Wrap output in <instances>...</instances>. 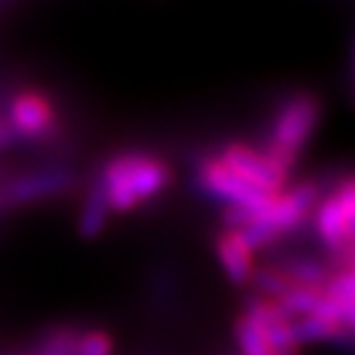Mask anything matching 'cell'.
<instances>
[{
	"mask_svg": "<svg viewBox=\"0 0 355 355\" xmlns=\"http://www.w3.org/2000/svg\"><path fill=\"white\" fill-rule=\"evenodd\" d=\"M173 171L163 158L148 153H121L101 171L99 190L109 212H131L168 188Z\"/></svg>",
	"mask_w": 355,
	"mask_h": 355,
	"instance_id": "obj_1",
	"label": "cell"
},
{
	"mask_svg": "<svg viewBox=\"0 0 355 355\" xmlns=\"http://www.w3.org/2000/svg\"><path fill=\"white\" fill-rule=\"evenodd\" d=\"M10 123L25 139H42L57 123L55 104L37 89H25L10 104Z\"/></svg>",
	"mask_w": 355,
	"mask_h": 355,
	"instance_id": "obj_6",
	"label": "cell"
},
{
	"mask_svg": "<svg viewBox=\"0 0 355 355\" xmlns=\"http://www.w3.org/2000/svg\"><path fill=\"white\" fill-rule=\"evenodd\" d=\"M215 252L222 269L227 272V277L234 284L252 282V274H254V250L244 242L242 234L234 232V230H225L217 237Z\"/></svg>",
	"mask_w": 355,
	"mask_h": 355,
	"instance_id": "obj_7",
	"label": "cell"
},
{
	"mask_svg": "<svg viewBox=\"0 0 355 355\" xmlns=\"http://www.w3.org/2000/svg\"><path fill=\"white\" fill-rule=\"evenodd\" d=\"M353 230H355V185L345 178L328 198L318 200L316 232L333 254H343L353 264Z\"/></svg>",
	"mask_w": 355,
	"mask_h": 355,
	"instance_id": "obj_3",
	"label": "cell"
},
{
	"mask_svg": "<svg viewBox=\"0 0 355 355\" xmlns=\"http://www.w3.org/2000/svg\"><path fill=\"white\" fill-rule=\"evenodd\" d=\"M77 338H79V331L62 328V331L52 333L50 338L44 340L42 348H40V355H74Z\"/></svg>",
	"mask_w": 355,
	"mask_h": 355,
	"instance_id": "obj_12",
	"label": "cell"
},
{
	"mask_svg": "<svg viewBox=\"0 0 355 355\" xmlns=\"http://www.w3.org/2000/svg\"><path fill=\"white\" fill-rule=\"evenodd\" d=\"M217 158L234 178H239L244 185H250L259 193L277 195L286 190L288 173L279 168L264 150H257L247 144H230Z\"/></svg>",
	"mask_w": 355,
	"mask_h": 355,
	"instance_id": "obj_4",
	"label": "cell"
},
{
	"mask_svg": "<svg viewBox=\"0 0 355 355\" xmlns=\"http://www.w3.org/2000/svg\"><path fill=\"white\" fill-rule=\"evenodd\" d=\"M106 217H109V205H106L104 195H101L99 185H96L92 193H89L87 202H84L82 217H79V232L84 237H96V234L104 230Z\"/></svg>",
	"mask_w": 355,
	"mask_h": 355,
	"instance_id": "obj_9",
	"label": "cell"
},
{
	"mask_svg": "<svg viewBox=\"0 0 355 355\" xmlns=\"http://www.w3.org/2000/svg\"><path fill=\"white\" fill-rule=\"evenodd\" d=\"M200 183L210 195L220 200H227L232 210H242L247 215H259L269 207L274 195L259 193V190L244 185L239 178H234L227 168L222 166L220 158H205L200 163Z\"/></svg>",
	"mask_w": 355,
	"mask_h": 355,
	"instance_id": "obj_5",
	"label": "cell"
},
{
	"mask_svg": "<svg viewBox=\"0 0 355 355\" xmlns=\"http://www.w3.org/2000/svg\"><path fill=\"white\" fill-rule=\"evenodd\" d=\"M318 119H321V101L316 96L313 94L291 96L279 109L277 119H274L272 139H269V146H266L264 153L279 168L291 173L299 150L309 144L311 133L316 131Z\"/></svg>",
	"mask_w": 355,
	"mask_h": 355,
	"instance_id": "obj_2",
	"label": "cell"
},
{
	"mask_svg": "<svg viewBox=\"0 0 355 355\" xmlns=\"http://www.w3.org/2000/svg\"><path fill=\"white\" fill-rule=\"evenodd\" d=\"M69 185V175L62 171H42V173H30V175L15 178L8 188L3 190V198L8 202H33V200H42L57 195Z\"/></svg>",
	"mask_w": 355,
	"mask_h": 355,
	"instance_id": "obj_8",
	"label": "cell"
},
{
	"mask_svg": "<svg viewBox=\"0 0 355 355\" xmlns=\"http://www.w3.org/2000/svg\"><path fill=\"white\" fill-rule=\"evenodd\" d=\"M234 333H237V343H239V350L242 355H277L269 345V340L264 338V333L261 328L252 321L247 313H242L234 326Z\"/></svg>",
	"mask_w": 355,
	"mask_h": 355,
	"instance_id": "obj_10",
	"label": "cell"
},
{
	"mask_svg": "<svg viewBox=\"0 0 355 355\" xmlns=\"http://www.w3.org/2000/svg\"><path fill=\"white\" fill-rule=\"evenodd\" d=\"M74 355H114V338L106 331H84L79 333Z\"/></svg>",
	"mask_w": 355,
	"mask_h": 355,
	"instance_id": "obj_11",
	"label": "cell"
}]
</instances>
